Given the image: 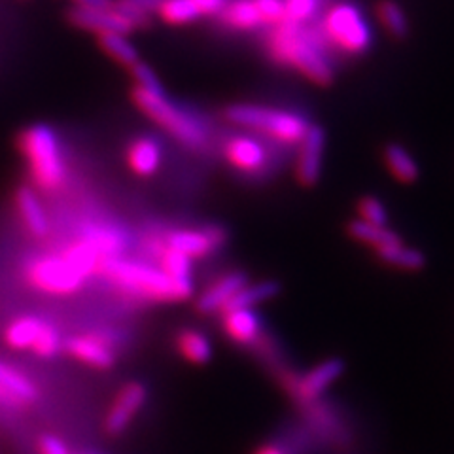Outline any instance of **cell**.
Returning a JSON list of instances; mask_svg holds the SVG:
<instances>
[{
	"label": "cell",
	"mask_w": 454,
	"mask_h": 454,
	"mask_svg": "<svg viewBox=\"0 0 454 454\" xmlns=\"http://www.w3.org/2000/svg\"><path fill=\"white\" fill-rule=\"evenodd\" d=\"M123 294L138 297L145 301L173 303L186 301L193 295V280L170 278L160 267H152L142 262H131L114 255L105 258L98 271Z\"/></svg>",
	"instance_id": "6da1fadb"
},
{
	"label": "cell",
	"mask_w": 454,
	"mask_h": 454,
	"mask_svg": "<svg viewBox=\"0 0 454 454\" xmlns=\"http://www.w3.org/2000/svg\"><path fill=\"white\" fill-rule=\"evenodd\" d=\"M269 53L273 61L295 68L317 85L333 83V68L324 59L322 51H318L317 38L305 35L301 25L284 21L275 27L269 38Z\"/></svg>",
	"instance_id": "7a4b0ae2"
},
{
	"label": "cell",
	"mask_w": 454,
	"mask_h": 454,
	"mask_svg": "<svg viewBox=\"0 0 454 454\" xmlns=\"http://www.w3.org/2000/svg\"><path fill=\"white\" fill-rule=\"evenodd\" d=\"M18 146L25 155L28 170L42 192H55L63 186L67 167L59 140L48 125H33L20 135Z\"/></svg>",
	"instance_id": "3957f363"
},
{
	"label": "cell",
	"mask_w": 454,
	"mask_h": 454,
	"mask_svg": "<svg viewBox=\"0 0 454 454\" xmlns=\"http://www.w3.org/2000/svg\"><path fill=\"white\" fill-rule=\"evenodd\" d=\"M133 103L142 114H146L150 120L163 127L182 145H186L192 150H205L208 146L207 127L195 116H192L190 112L178 108L165 95V91L155 93L133 88Z\"/></svg>",
	"instance_id": "277c9868"
},
{
	"label": "cell",
	"mask_w": 454,
	"mask_h": 454,
	"mask_svg": "<svg viewBox=\"0 0 454 454\" xmlns=\"http://www.w3.org/2000/svg\"><path fill=\"white\" fill-rule=\"evenodd\" d=\"M223 118L286 146L300 145L310 127L307 118L300 116V114L255 105L227 106L223 110Z\"/></svg>",
	"instance_id": "5b68a950"
},
{
	"label": "cell",
	"mask_w": 454,
	"mask_h": 454,
	"mask_svg": "<svg viewBox=\"0 0 454 454\" xmlns=\"http://www.w3.org/2000/svg\"><path fill=\"white\" fill-rule=\"evenodd\" d=\"M324 33L333 46L350 55H362L372 46V28L356 6L339 3L324 18Z\"/></svg>",
	"instance_id": "8992f818"
},
{
	"label": "cell",
	"mask_w": 454,
	"mask_h": 454,
	"mask_svg": "<svg viewBox=\"0 0 454 454\" xmlns=\"http://www.w3.org/2000/svg\"><path fill=\"white\" fill-rule=\"evenodd\" d=\"M27 278L35 288L42 292L65 295L80 290L88 275H85L78 267V263L63 250L61 254L35 260L27 269Z\"/></svg>",
	"instance_id": "52a82bcc"
},
{
	"label": "cell",
	"mask_w": 454,
	"mask_h": 454,
	"mask_svg": "<svg viewBox=\"0 0 454 454\" xmlns=\"http://www.w3.org/2000/svg\"><path fill=\"white\" fill-rule=\"evenodd\" d=\"M343 373L345 362L340 358H330L320 365L312 367L305 375H295L290 369H282V372H278V380L282 388L295 402V405L301 407L318 402V397Z\"/></svg>",
	"instance_id": "ba28073f"
},
{
	"label": "cell",
	"mask_w": 454,
	"mask_h": 454,
	"mask_svg": "<svg viewBox=\"0 0 454 454\" xmlns=\"http://www.w3.org/2000/svg\"><path fill=\"white\" fill-rule=\"evenodd\" d=\"M165 247L182 252L192 260L207 258L227 243V231L222 225H207L203 230H173L163 235Z\"/></svg>",
	"instance_id": "9c48e42d"
},
{
	"label": "cell",
	"mask_w": 454,
	"mask_h": 454,
	"mask_svg": "<svg viewBox=\"0 0 454 454\" xmlns=\"http://www.w3.org/2000/svg\"><path fill=\"white\" fill-rule=\"evenodd\" d=\"M325 131L320 125H310L307 135L300 142V152L295 160V180L301 188H315L324 163Z\"/></svg>",
	"instance_id": "30bf717a"
},
{
	"label": "cell",
	"mask_w": 454,
	"mask_h": 454,
	"mask_svg": "<svg viewBox=\"0 0 454 454\" xmlns=\"http://www.w3.org/2000/svg\"><path fill=\"white\" fill-rule=\"evenodd\" d=\"M148 390L142 382H129L125 385L120 394L114 400L108 415L105 419V430L110 435H120L127 430V426L131 424L135 415L146 403Z\"/></svg>",
	"instance_id": "8fae6325"
},
{
	"label": "cell",
	"mask_w": 454,
	"mask_h": 454,
	"mask_svg": "<svg viewBox=\"0 0 454 454\" xmlns=\"http://www.w3.org/2000/svg\"><path fill=\"white\" fill-rule=\"evenodd\" d=\"M68 21L82 31H90L95 35H131L135 28L127 23L116 8L108 10H88L73 6L67 13Z\"/></svg>",
	"instance_id": "7c38bea8"
},
{
	"label": "cell",
	"mask_w": 454,
	"mask_h": 454,
	"mask_svg": "<svg viewBox=\"0 0 454 454\" xmlns=\"http://www.w3.org/2000/svg\"><path fill=\"white\" fill-rule=\"evenodd\" d=\"M223 153L230 165L240 170V173L258 175L267 167V148L258 138L243 135L233 137L225 142Z\"/></svg>",
	"instance_id": "4fadbf2b"
},
{
	"label": "cell",
	"mask_w": 454,
	"mask_h": 454,
	"mask_svg": "<svg viewBox=\"0 0 454 454\" xmlns=\"http://www.w3.org/2000/svg\"><path fill=\"white\" fill-rule=\"evenodd\" d=\"M63 348L70 354V356L83 362L85 365H91L95 369H108L114 365V350L108 340L101 335H74L68 337Z\"/></svg>",
	"instance_id": "5bb4252c"
},
{
	"label": "cell",
	"mask_w": 454,
	"mask_h": 454,
	"mask_svg": "<svg viewBox=\"0 0 454 454\" xmlns=\"http://www.w3.org/2000/svg\"><path fill=\"white\" fill-rule=\"evenodd\" d=\"M248 284V277L243 271H233L220 277L215 280L210 286L199 295L195 303L197 312L201 315H212V312H220L227 303H230L233 297L243 290Z\"/></svg>",
	"instance_id": "9a60e30c"
},
{
	"label": "cell",
	"mask_w": 454,
	"mask_h": 454,
	"mask_svg": "<svg viewBox=\"0 0 454 454\" xmlns=\"http://www.w3.org/2000/svg\"><path fill=\"white\" fill-rule=\"evenodd\" d=\"M38 400V388L16 369L0 362V403L25 407Z\"/></svg>",
	"instance_id": "2e32d148"
},
{
	"label": "cell",
	"mask_w": 454,
	"mask_h": 454,
	"mask_svg": "<svg viewBox=\"0 0 454 454\" xmlns=\"http://www.w3.org/2000/svg\"><path fill=\"white\" fill-rule=\"evenodd\" d=\"M223 333L237 345H254L263 333L262 318L252 309L222 312Z\"/></svg>",
	"instance_id": "e0dca14e"
},
{
	"label": "cell",
	"mask_w": 454,
	"mask_h": 454,
	"mask_svg": "<svg viewBox=\"0 0 454 454\" xmlns=\"http://www.w3.org/2000/svg\"><path fill=\"white\" fill-rule=\"evenodd\" d=\"M16 207H18L21 222L27 227V231L33 237L42 239L50 233V218L46 215V208L42 205L40 197L33 188L23 186L18 190Z\"/></svg>",
	"instance_id": "ac0fdd59"
},
{
	"label": "cell",
	"mask_w": 454,
	"mask_h": 454,
	"mask_svg": "<svg viewBox=\"0 0 454 454\" xmlns=\"http://www.w3.org/2000/svg\"><path fill=\"white\" fill-rule=\"evenodd\" d=\"M85 245L91 247L101 258H114L120 255L127 248V235L120 230V227L112 225H98L91 223L82 230V237Z\"/></svg>",
	"instance_id": "d6986e66"
},
{
	"label": "cell",
	"mask_w": 454,
	"mask_h": 454,
	"mask_svg": "<svg viewBox=\"0 0 454 454\" xmlns=\"http://www.w3.org/2000/svg\"><path fill=\"white\" fill-rule=\"evenodd\" d=\"M127 163L138 176H152L161 165V146L152 137L135 138L127 148Z\"/></svg>",
	"instance_id": "ffe728a7"
},
{
	"label": "cell",
	"mask_w": 454,
	"mask_h": 454,
	"mask_svg": "<svg viewBox=\"0 0 454 454\" xmlns=\"http://www.w3.org/2000/svg\"><path fill=\"white\" fill-rule=\"evenodd\" d=\"M382 160H385L387 168L397 182L415 184L419 180L420 176L419 163L402 145H395V142L387 145L385 150H382Z\"/></svg>",
	"instance_id": "44dd1931"
},
{
	"label": "cell",
	"mask_w": 454,
	"mask_h": 454,
	"mask_svg": "<svg viewBox=\"0 0 454 454\" xmlns=\"http://www.w3.org/2000/svg\"><path fill=\"white\" fill-rule=\"evenodd\" d=\"M347 233L354 240H358V243H362L365 247H372L373 250L388 247V245H395V243H403L402 237L394 233L392 230H388V227L372 225V223H365L362 220H352L347 225Z\"/></svg>",
	"instance_id": "7402d4cb"
},
{
	"label": "cell",
	"mask_w": 454,
	"mask_h": 454,
	"mask_svg": "<svg viewBox=\"0 0 454 454\" xmlns=\"http://www.w3.org/2000/svg\"><path fill=\"white\" fill-rule=\"evenodd\" d=\"M375 255L379 262H382L388 267L402 269V271H420V269H424V265H426L424 254L415 248L403 247V243H395V245L377 248Z\"/></svg>",
	"instance_id": "603a6c76"
},
{
	"label": "cell",
	"mask_w": 454,
	"mask_h": 454,
	"mask_svg": "<svg viewBox=\"0 0 454 454\" xmlns=\"http://www.w3.org/2000/svg\"><path fill=\"white\" fill-rule=\"evenodd\" d=\"M220 18L227 27L237 28V31H252L262 25L260 12L254 0H231L220 13Z\"/></svg>",
	"instance_id": "cb8c5ba5"
},
{
	"label": "cell",
	"mask_w": 454,
	"mask_h": 454,
	"mask_svg": "<svg viewBox=\"0 0 454 454\" xmlns=\"http://www.w3.org/2000/svg\"><path fill=\"white\" fill-rule=\"evenodd\" d=\"M278 292H280V284L273 282V280H265V282H258V284H247V286L240 290L220 312L252 309L254 305L273 300V297L278 295Z\"/></svg>",
	"instance_id": "d4e9b609"
},
{
	"label": "cell",
	"mask_w": 454,
	"mask_h": 454,
	"mask_svg": "<svg viewBox=\"0 0 454 454\" xmlns=\"http://www.w3.org/2000/svg\"><path fill=\"white\" fill-rule=\"evenodd\" d=\"M42 324L44 322L36 317H23V318L13 320L4 332L6 345L13 350L33 348L35 340L42 330Z\"/></svg>",
	"instance_id": "484cf974"
},
{
	"label": "cell",
	"mask_w": 454,
	"mask_h": 454,
	"mask_svg": "<svg viewBox=\"0 0 454 454\" xmlns=\"http://www.w3.org/2000/svg\"><path fill=\"white\" fill-rule=\"evenodd\" d=\"M176 348L192 364L203 365L212 358L210 340L197 330H182L176 335Z\"/></svg>",
	"instance_id": "4316f807"
},
{
	"label": "cell",
	"mask_w": 454,
	"mask_h": 454,
	"mask_svg": "<svg viewBox=\"0 0 454 454\" xmlns=\"http://www.w3.org/2000/svg\"><path fill=\"white\" fill-rule=\"evenodd\" d=\"M98 46L101 50L112 57L114 61L129 68L137 61H140L137 48L131 44V40L127 38V35H101L98 36Z\"/></svg>",
	"instance_id": "83f0119b"
},
{
	"label": "cell",
	"mask_w": 454,
	"mask_h": 454,
	"mask_svg": "<svg viewBox=\"0 0 454 454\" xmlns=\"http://www.w3.org/2000/svg\"><path fill=\"white\" fill-rule=\"evenodd\" d=\"M377 18L382 23V27L394 36V38H405L409 35V21L405 12L400 4H395L394 0H380L375 6Z\"/></svg>",
	"instance_id": "f1b7e54d"
},
{
	"label": "cell",
	"mask_w": 454,
	"mask_h": 454,
	"mask_svg": "<svg viewBox=\"0 0 454 454\" xmlns=\"http://www.w3.org/2000/svg\"><path fill=\"white\" fill-rule=\"evenodd\" d=\"M160 18L168 25H188L199 20V12L192 4V0H163L158 8Z\"/></svg>",
	"instance_id": "f546056e"
},
{
	"label": "cell",
	"mask_w": 454,
	"mask_h": 454,
	"mask_svg": "<svg viewBox=\"0 0 454 454\" xmlns=\"http://www.w3.org/2000/svg\"><path fill=\"white\" fill-rule=\"evenodd\" d=\"M158 262H160V269L165 271L170 278H176V280H188L192 278V258L188 255H184L182 252H176L173 248L165 247L161 250V254L158 255Z\"/></svg>",
	"instance_id": "4dcf8cb0"
},
{
	"label": "cell",
	"mask_w": 454,
	"mask_h": 454,
	"mask_svg": "<svg viewBox=\"0 0 454 454\" xmlns=\"http://www.w3.org/2000/svg\"><path fill=\"white\" fill-rule=\"evenodd\" d=\"M356 212H358V220L379 225V227H388V210L382 205L380 199L375 195H364L360 197V201L356 203Z\"/></svg>",
	"instance_id": "1f68e13d"
},
{
	"label": "cell",
	"mask_w": 454,
	"mask_h": 454,
	"mask_svg": "<svg viewBox=\"0 0 454 454\" xmlns=\"http://www.w3.org/2000/svg\"><path fill=\"white\" fill-rule=\"evenodd\" d=\"M61 348H63L61 333L57 332L51 324L48 322L42 324V330L33 345V352L40 358H53Z\"/></svg>",
	"instance_id": "d6a6232c"
},
{
	"label": "cell",
	"mask_w": 454,
	"mask_h": 454,
	"mask_svg": "<svg viewBox=\"0 0 454 454\" xmlns=\"http://www.w3.org/2000/svg\"><path fill=\"white\" fill-rule=\"evenodd\" d=\"M318 10V0H284V12H286V21L303 25L315 16Z\"/></svg>",
	"instance_id": "836d02e7"
},
{
	"label": "cell",
	"mask_w": 454,
	"mask_h": 454,
	"mask_svg": "<svg viewBox=\"0 0 454 454\" xmlns=\"http://www.w3.org/2000/svg\"><path fill=\"white\" fill-rule=\"evenodd\" d=\"M129 73L135 80V88L146 90V91H155V93H163V85L160 78L155 76L152 67H148L145 61H137L135 65L129 67Z\"/></svg>",
	"instance_id": "e575fe53"
},
{
	"label": "cell",
	"mask_w": 454,
	"mask_h": 454,
	"mask_svg": "<svg viewBox=\"0 0 454 454\" xmlns=\"http://www.w3.org/2000/svg\"><path fill=\"white\" fill-rule=\"evenodd\" d=\"M258 6L262 25H280L286 21V12H284V0H254Z\"/></svg>",
	"instance_id": "d590c367"
},
{
	"label": "cell",
	"mask_w": 454,
	"mask_h": 454,
	"mask_svg": "<svg viewBox=\"0 0 454 454\" xmlns=\"http://www.w3.org/2000/svg\"><path fill=\"white\" fill-rule=\"evenodd\" d=\"M114 8L118 10L120 16L127 23H129L135 28V31H140V28H148L152 25V16H150V13L137 8V6H131V4H127V3H121V0H116V3H114Z\"/></svg>",
	"instance_id": "8d00e7d4"
},
{
	"label": "cell",
	"mask_w": 454,
	"mask_h": 454,
	"mask_svg": "<svg viewBox=\"0 0 454 454\" xmlns=\"http://www.w3.org/2000/svg\"><path fill=\"white\" fill-rule=\"evenodd\" d=\"M230 0H192V4L199 12V16H220Z\"/></svg>",
	"instance_id": "74e56055"
},
{
	"label": "cell",
	"mask_w": 454,
	"mask_h": 454,
	"mask_svg": "<svg viewBox=\"0 0 454 454\" xmlns=\"http://www.w3.org/2000/svg\"><path fill=\"white\" fill-rule=\"evenodd\" d=\"M38 452H40V454H68L65 443L61 442L59 437H55V435H44V437H40V442H38Z\"/></svg>",
	"instance_id": "f35d334b"
},
{
	"label": "cell",
	"mask_w": 454,
	"mask_h": 454,
	"mask_svg": "<svg viewBox=\"0 0 454 454\" xmlns=\"http://www.w3.org/2000/svg\"><path fill=\"white\" fill-rule=\"evenodd\" d=\"M76 8H88V10H108L114 6L116 0H73Z\"/></svg>",
	"instance_id": "ab89813d"
},
{
	"label": "cell",
	"mask_w": 454,
	"mask_h": 454,
	"mask_svg": "<svg viewBox=\"0 0 454 454\" xmlns=\"http://www.w3.org/2000/svg\"><path fill=\"white\" fill-rule=\"evenodd\" d=\"M121 3H127V4L137 6L140 10L152 13V12H158V8L161 6L163 0H121Z\"/></svg>",
	"instance_id": "60d3db41"
},
{
	"label": "cell",
	"mask_w": 454,
	"mask_h": 454,
	"mask_svg": "<svg viewBox=\"0 0 454 454\" xmlns=\"http://www.w3.org/2000/svg\"><path fill=\"white\" fill-rule=\"evenodd\" d=\"M254 454H292L286 447H282L280 443H265L262 445Z\"/></svg>",
	"instance_id": "b9f144b4"
}]
</instances>
